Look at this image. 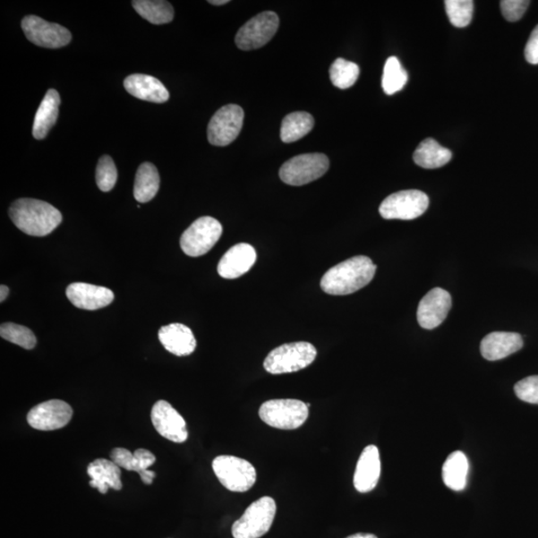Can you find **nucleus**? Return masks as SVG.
Masks as SVG:
<instances>
[{
	"instance_id": "f257e3e1",
	"label": "nucleus",
	"mask_w": 538,
	"mask_h": 538,
	"mask_svg": "<svg viewBox=\"0 0 538 538\" xmlns=\"http://www.w3.org/2000/svg\"><path fill=\"white\" fill-rule=\"evenodd\" d=\"M375 272L373 261L365 255H358L331 268L323 276L320 286L325 294L347 295L369 285Z\"/></svg>"
},
{
	"instance_id": "f03ea898",
	"label": "nucleus",
	"mask_w": 538,
	"mask_h": 538,
	"mask_svg": "<svg viewBox=\"0 0 538 538\" xmlns=\"http://www.w3.org/2000/svg\"><path fill=\"white\" fill-rule=\"evenodd\" d=\"M10 217L17 228L32 236L48 235L63 223V215L56 208L35 199L15 201Z\"/></svg>"
},
{
	"instance_id": "7ed1b4c3",
	"label": "nucleus",
	"mask_w": 538,
	"mask_h": 538,
	"mask_svg": "<svg viewBox=\"0 0 538 538\" xmlns=\"http://www.w3.org/2000/svg\"><path fill=\"white\" fill-rule=\"evenodd\" d=\"M316 356L317 350L310 342L287 343L273 349L263 367L272 375L294 373L312 364Z\"/></svg>"
},
{
	"instance_id": "20e7f679",
	"label": "nucleus",
	"mask_w": 538,
	"mask_h": 538,
	"mask_svg": "<svg viewBox=\"0 0 538 538\" xmlns=\"http://www.w3.org/2000/svg\"><path fill=\"white\" fill-rule=\"evenodd\" d=\"M310 404L295 399H277L263 403L260 417L267 425L280 430L301 428L310 416Z\"/></svg>"
},
{
	"instance_id": "39448f33",
	"label": "nucleus",
	"mask_w": 538,
	"mask_h": 538,
	"mask_svg": "<svg viewBox=\"0 0 538 538\" xmlns=\"http://www.w3.org/2000/svg\"><path fill=\"white\" fill-rule=\"evenodd\" d=\"M277 515L276 500L263 497L246 508L232 528L235 538H260L269 532Z\"/></svg>"
},
{
	"instance_id": "423d86ee",
	"label": "nucleus",
	"mask_w": 538,
	"mask_h": 538,
	"mask_svg": "<svg viewBox=\"0 0 538 538\" xmlns=\"http://www.w3.org/2000/svg\"><path fill=\"white\" fill-rule=\"evenodd\" d=\"M329 158L320 153L298 155L281 166L279 176L289 186H303L321 178L329 169Z\"/></svg>"
},
{
	"instance_id": "0eeeda50",
	"label": "nucleus",
	"mask_w": 538,
	"mask_h": 538,
	"mask_svg": "<svg viewBox=\"0 0 538 538\" xmlns=\"http://www.w3.org/2000/svg\"><path fill=\"white\" fill-rule=\"evenodd\" d=\"M217 478L228 491L245 492L257 482V471L243 458L234 456H218L213 461Z\"/></svg>"
},
{
	"instance_id": "6e6552de",
	"label": "nucleus",
	"mask_w": 538,
	"mask_h": 538,
	"mask_svg": "<svg viewBox=\"0 0 538 538\" xmlns=\"http://www.w3.org/2000/svg\"><path fill=\"white\" fill-rule=\"evenodd\" d=\"M223 235V226L218 219L202 217L195 220L181 237V248L192 258L201 257L214 248Z\"/></svg>"
},
{
	"instance_id": "1a4fd4ad",
	"label": "nucleus",
	"mask_w": 538,
	"mask_h": 538,
	"mask_svg": "<svg viewBox=\"0 0 538 538\" xmlns=\"http://www.w3.org/2000/svg\"><path fill=\"white\" fill-rule=\"evenodd\" d=\"M429 207V198L424 192L407 190L392 193L379 208L385 219L411 220L424 215Z\"/></svg>"
},
{
	"instance_id": "9d476101",
	"label": "nucleus",
	"mask_w": 538,
	"mask_h": 538,
	"mask_svg": "<svg viewBox=\"0 0 538 538\" xmlns=\"http://www.w3.org/2000/svg\"><path fill=\"white\" fill-rule=\"evenodd\" d=\"M279 17L276 13L264 12L246 22L235 35L236 47L249 51L268 44L278 32Z\"/></svg>"
},
{
	"instance_id": "9b49d317",
	"label": "nucleus",
	"mask_w": 538,
	"mask_h": 538,
	"mask_svg": "<svg viewBox=\"0 0 538 538\" xmlns=\"http://www.w3.org/2000/svg\"><path fill=\"white\" fill-rule=\"evenodd\" d=\"M244 112L241 106L235 104L224 106L209 121V142L218 147L232 144L241 133Z\"/></svg>"
},
{
	"instance_id": "f8f14e48",
	"label": "nucleus",
	"mask_w": 538,
	"mask_h": 538,
	"mask_svg": "<svg viewBox=\"0 0 538 538\" xmlns=\"http://www.w3.org/2000/svg\"><path fill=\"white\" fill-rule=\"evenodd\" d=\"M21 28L26 38L44 48H61L72 42L73 35L64 26L48 22L37 15L25 16Z\"/></svg>"
},
{
	"instance_id": "ddd939ff",
	"label": "nucleus",
	"mask_w": 538,
	"mask_h": 538,
	"mask_svg": "<svg viewBox=\"0 0 538 538\" xmlns=\"http://www.w3.org/2000/svg\"><path fill=\"white\" fill-rule=\"evenodd\" d=\"M73 416L72 406L56 399L35 406L28 414V422L33 429L56 431L67 426Z\"/></svg>"
},
{
	"instance_id": "4468645a",
	"label": "nucleus",
	"mask_w": 538,
	"mask_h": 538,
	"mask_svg": "<svg viewBox=\"0 0 538 538\" xmlns=\"http://www.w3.org/2000/svg\"><path fill=\"white\" fill-rule=\"evenodd\" d=\"M153 426L162 437L176 444L186 442L189 437L186 421L170 403L160 400L151 412Z\"/></svg>"
},
{
	"instance_id": "2eb2a0df",
	"label": "nucleus",
	"mask_w": 538,
	"mask_h": 538,
	"mask_svg": "<svg viewBox=\"0 0 538 538\" xmlns=\"http://www.w3.org/2000/svg\"><path fill=\"white\" fill-rule=\"evenodd\" d=\"M452 307V296L443 288H434L423 297L417 319L422 329L431 330L442 324Z\"/></svg>"
},
{
	"instance_id": "dca6fc26",
	"label": "nucleus",
	"mask_w": 538,
	"mask_h": 538,
	"mask_svg": "<svg viewBox=\"0 0 538 538\" xmlns=\"http://www.w3.org/2000/svg\"><path fill=\"white\" fill-rule=\"evenodd\" d=\"M69 302L79 310L97 311L111 304L114 301L113 291L107 287L74 282L66 289Z\"/></svg>"
},
{
	"instance_id": "f3484780",
	"label": "nucleus",
	"mask_w": 538,
	"mask_h": 538,
	"mask_svg": "<svg viewBox=\"0 0 538 538\" xmlns=\"http://www.w3.org/2000/svg\"><path fill=\"white\" fill-rule=\"evenodd\" d=\"M257 261V252L249 243H238L220 259L218 272L226 279H235L245 275Z\"/></svg>"
},
{
	"instance_id": "a211bd4d",
	"label": "nucleus",
	"mask_w": 538,
	"mask_h": 538,
	"mask_svg": "<svg viewBox=\"0 0 538 538\" xmlns=\"http://www.w3.org/2000/svg\"><path fill=\"white\" fill-rule=\"evenodd\" d=\"M110 457L112 461L122 469L138 473L141 480L147 486L152 484L156 478V473L148 470L149 466L156 463V457L148 449L138 448L134 454H132L127 448H115L112 449Z\"/></svg>"
},
{
	"instance_id": "6ab92c4d",
	"label": "nucleus",
	"mask_w": 538,
	"mask_h": 538,
	"mask_svg": "<svg viewBox=\"0 0 538 538\" xmlns=\"http://www.w3.org/2000/svg\"><path fill=\"white\" fill-rule=\"evenodd\" d=\"M381 474L380 453L374 445H370L361 454L354 474V487L361 493L373 491Z\"/></svg>"
},
{
	"instance_id": "aec40b11",
	"label": "nucleus",
	"mask_w": 538,
	"mask_h": 538,
	"mask_svg": "<svg viewBox=\"0 0 538 538\" xmlns=\"http://www.w3.org/2000/svg\"><path fill=\"white\" fill-rule=\"evenodd\" d=\"M158 337L165 349L175 356H189L197 348L195 335L188 326L181 323L163 326Z\"/></svg>"
},
{
	"instance_id": "412c9836",
	"label": "nucleus",
	"mask_w": 538,
	"mask_h": 538,
	"mask_svg": "<svg viewBox=\"0 0 538 538\" xmlns=\"http://www.w3.org/2000/svg\"><path fill=\"white\" fill-rule=\"evenodd\" d=\"M523 346V337L517 333L492 332L482 340L481 353L484 359L498 361L514 354Z\"/></svg>"
},
{
	"instance_id": "4be33fe9",
	"label": "nucleus",
	"mask_w": 538,
	"mask_h": 538,
	"mask_svg": "<svg viewBox=\"0 0 538 538\" xmlns=\"http://www.w3.org/2000/svg\"><path fill=\"white\" fill-rule=\"evenodd\" d=\"M124 87L129 94L140 100L165 103L170 98L165 85L153 76L132 74L125 79Z\"/></svg>"
},
{
	"instance_id": "5701e85b",
	"label": "nucleus",
	"mask_w": 538,
	"mask_h": 538,
	"mask_svg": "<svg viewBox=\"0 0 538 538\" xmlns=\"http://www.w3.org/2000/svg\"><path fill=\"white\" fill-rule=\"evenodd\" d=\"M87 474L91 478L90 487L98 490L102 495L109 489L120 491L123 488L121 467L113 461L97 458L88 465Z\"/></svg>"
},
{
	"instance_id": "b1692460",
	"label": "nucleus",
	"mask_w": 538,
	"mask_h": 538,
	"mask_svg": "<svg viewBox=\"0 0 538 538\" xmlns=\"http://www.w3.org/2000/svg\"><path fill=\"white\" fill-rule=\"evenodd\" d=\"M60 104L59 93L56 90H49L35 114L32 131L35 139H46L49 131L56 124Z\"/></svg>"
},
{
	"instance_id": "393cba45",
	"label": "nucleus",
	"mask_w": 538,
	"mask_h": 538,
	"mask_svg": "<svg viewBox=\"0 0 538 538\" xmlns=\"http://www.w3.org/2000/svg\"><path fill=\"white\" fill-rule=\"evenodd\" d=\"M452 157L448 149L440 146L436 140L428 138L418 146L413 158L424 169H438L451 161Z\"/></svg>"
},
{
	"instance_id": "a878e982",
	"label": "nucleus",
	"mask_w": 538,
	"mask_h": 538,
	"mask_svg": "<svg viewBox=\"0 0 538 538\" xmlns=\"http://www.w3.org/2000/svg\"><path fill=\"white\" fill-rule=\"evenodd\" d=\"M160 189V175L152 163L138 167L134 184V197L141 204L152 201Z\"/></svg>"
},
{
	"instance_id": "bb28decb",
	"label": "nucleus",
	"mask_w": 538,
	"mask_h": 538,
	"mask_svg": "<svg viewBox=\"0 0 538 538\" xmlns=\"http://www.w3.org/2000/svg\"><path fill=\"white\" fill-rule=\"evenodd\" d=\"M469 460L460 451L449 455L443 465V481L448 489L456 491H464L469 474Z\"/></svg>"
},
{
	"instance_id": "cd10ccee",
	"label": "nucleus",
	"mask_w": 538,
	"mask_h": 538,
	"mask_svg": "<svg viewBox=\"0 0 538 538\" xmlns=\"http://www.w3.org/2000/svg\"><path fill=\"white\" fill-rule=\"evenodd\" d=\"M314 119L310 113L294 112L282 120L280 138L282 142L293 143L305 137L314 127Z\"/></svg>"
},
{
	"instance_id": "c85d7f7f",
	"label": "nucleus",
	"mask_w": 538,
	"mask_h": 538,
	"mask_svg": "<svg viewBox=\"0 0 538 538\" xmlns=\"http://www.w3.org/2000/svg\"><path fill=\"white\" fill-rule=\"evenodd\" d=\"M132 5L140 16L153 24L170 23L174 20V7L165 0H134Z\"/></svg>"
},
{
	"instance_id": "c756f323",
	"label": "nucleus",
	"mask_w": 538,
	"mask_h": 538,
	"mask_svg": "<svg viewBox=\"0 0 538 538\" xmlns=\"http://www.w3.org/2000/svg\"><path fill=\"white\" fill-rule=\"evenodd\" d=\"M408 81V73L402 67L397 57L388 58L384 66L382 78L383 90L387 95H393L403 90Z\"/></svg>"
},
{
	"instance_id": "7c9ffc66",
	"label": "nucleus",
	"mask_w": 538,
	"mask_h": 538,
	"mask_svg": "<svg viewBox=\"0 0 538 538\" xmlns=\"http://www.w3.org/2000/svg\"><path fill=\"white\" fill-rule=\"evenodd\" d=\"M330 81L339 90H348L354 85L359 77V66L351 61L338 58L334 61L330 70Z\"/></svg>"
},
{
	"instance_id": "2f4dec72",
	"label": "nucleus",
	"mask_w": 538,
	"mask_h": 538,
	"mask_svg": "<svg viewBox=\"0 0 538 538\" xmlns=\"http://www.w3.org/2000/svg\"><path fill=\"white\" fill-rule=\"evenodd\" d=\"M0 337L26 350L33 349L38 343L37 337L30 329L12 322L4 323L0 326Z\"/></svg>"
},
{
	"instance_id": "473e14b6",
	"label": "nucleus",
	"mask_w": 538,
	"mask_h": 538,
	"mask_svg": "<svg viewBox=\"0 0 538 538\" xmlns=\"http://www.w3.org/2000/svg\"><path fill=\"white\" fill-rule=\"evenodd\" d=\"M445 6L448 20L456 28L463 29L471 23L474 13L472 0H447Z\"/></svg>"
},
{
	"instance_id": "72a5a7b5",
	"label": "nucleus",
	"mask_w": 538,
	"mask_h": 538,
	"mask_svg": "<svg viewBox=\"0 0 538 538\" xmlns=\"http://www.w3.org/2000/svg\"><path fill=\"white\" fill-rule=\"evenodd\" d=\"M117 179V167L115 166L113 158L107 155L100 158L96 169L97 186L102 192H110L116 184Z\"/></svg>"
},
{
	"instance_id": "f704fd0d",
	"label": "nucleus",
	"mask_w": 538,
	"mask_h": 538,
	"mask_svg": "<svg viewBox=\"0 0 538 538\" xmlns=\"http://www.w3.org/2000/svg\"><path fill=\"white\" fill-rule=\"evenodd\" d=\"M515 392L519 400L538 405V376L527 377L517 382Z\"/></svg>"
},
{
	"instance_id": "c9c22d12",
	"label": "nucleus",
	"mask_w": 538,
	"mask_h": 538,
	"mask_svg": "<svg viewBox=\"0 0 538 538\" xmlns=\"http://www.w3.org/2000/svg\"><path fill=\"white\" fill-rule=\"evenodd\" d=\"M529 4L527 0H502L500 10L508 21L515 22L522 19Z\"/></svg>"
},
{
	"instance_id": "e433bc0d",
	"label": "nucleus",
	"mask_w": 538,
	"mask_h": 538,
	"mask_svg": "<svg viewBox=\"0 0 538 538\" xmlns=\"http://www.w3.org/2000/svg\"><path fill=\"white\" fill-rule=\"evenodd\" d=\"M525 56L528 64H538V25L529 37L525 49Z\"/></svg>"
},
{
	"instance_id": "4c0bfd02",
	"label": "nucleus",
	"mask_w": 538,
	"mask_h": 538,
	"mask_svg": "<svg viewBox=\"0 0 538 538\" xmlns=\"http://www.w3.org/2000/svg\"><path fill=\"white\" fill-rule=\"evenodd\" d=\"M8 295H10V288L4 285L0 286V303H4Z\"/></svg>"
},
{
	"instance_id": "58836bf2",
	"label": "nucleus",
	"mask_w": 538,
	"mask_h": 538,
	"mask_svg": "<svg viewBox=\"0 0 538 538\" xmlns=\"http://www.w3.org/2000/svg\"><path fill=\"white\" fill-rule=\"evenodd\" d=\"M346 538H378V537L371 534H356L350 535Z\"/></svg>"
},
{
	"instance_id": "ea45409f",
	"label": "nucleus",
	"mask_w": 538,
	"mask_h": 538,
	"mask_svg": "<svg viewBox=\"0 0 538 538\" xmlns=\"http://www.w3.org/2000/svg\"><path fill=\"white\" fill-rule=\"evenodd\" d=\"M228 0H210V2H209V4H213V5H224L228 4Z\"/></svg>"
}]
</instances>
